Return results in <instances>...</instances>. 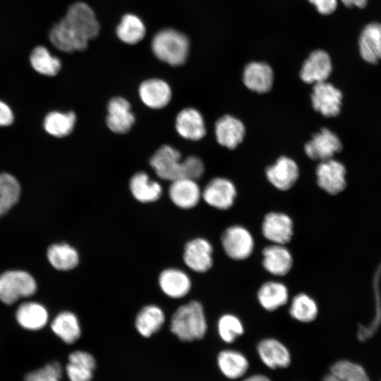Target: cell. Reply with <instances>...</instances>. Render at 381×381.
Here are the masks:
<instances>
[{
    "mask_svg": "<svg viewBox=\"0 0 381 381\" xmlns=\"http://www.w3.org/2000/svg\"><path fill=\"white\" fill-rule=\"evenodd\" d=\"M95 367L96 361L90 353L75 351L68 356L66 371L71 381H90Z\"/></svg>",
    "mask_w": 381,
    "mask_h": 381,
    "instance_id": "27",
    "label": "cell"
},
{
    "mask_svg": "<svg viewBox=\"0 0 381 381\" xmlns=\"http://www.w3.org/2000/svg\"><path fill=\"white\" fill-rule=\"evenodd\" d=\"M204 173V164L202 160L195 156H189L182 160L181 175L180 179L196 181Z\"/></svg>",
    "mask_w": 381,
    "mask_h": 381,
    "instance_id": "42",
    "label": "cell"
},
{
    "mask_svg": "<svg viewBox=\"0 0 381 381\" xmlns=\"http://www.w3.org/2000/svg\"><path fill=\"white\" fill-rule=\"evenodd\" d=\"M322 381H341V380L329 372L323 377Z\"/></svg>",
    "mask_w": 381,
    "mask_h": 381,
    "instance_id": "47",
    "label": "cell"
},
{
    "mask_svg": "<svg viewBox=\"0 0 381 381\" xmlns=\"http://www.w3.org/2000/svg\"><path fill=\"white\" fill-rule=\"evenodd\" d=\"M202 196L209 205L225 210L233 205L236 196V190L229 180L215 178L206 185Z\"/></svg>",
    "mask_w": 381,
    "mask_h": 381,
    "instance_id": "12",
    "label": "cell"
},
{
    "mask_svg": "<svg viewBox=\"0 0 381 381\" xmlns=\"http://www.w3.org/2000/svg\"><path fill=\"white\" fill-rule=\"evenodd\" d=\"M138 94L143 104L154 109L164 108L171 98V90L169 84L158 78L143 82L139 86Z\"/></svg>",
    "mask_w": 381,
    "mask_h": 381,
    "instance_id": "16",
    "label": "cell"
},
{
    "mask_svg": "<svg viewBox=\"0 0 381 381\" xmlns=\"http://www.w3.org/2000/svg\"><path fill=\"white\" fill-rule=\"evenodd\" d=\"M131 109L130 103L123 97H115L109 100L106 121L112 132L123 134L130 131L135 123Z\"/></svg>",
    "mask_w": 381,
    "mask_h": 381,
    "instance_id": "13",
    "label": "cell"
},
{
    "mask_svg": "<svg viewBox=\"0 0 381 381\" xmlns=\"http://www.w3.org/2000/svg\"><path fill=\"white\" fill-rule=\"evenodd\" d=\"M5 214L3 210L0 207V217H1L3 214Z\"/></svg>",
    "mask_w": 381,
    "mask_h": 381,
    "instance_id": "48",
    "label": "cell"
},
{
    "mask_svg": "<svg viewBox=\"0 0 381 381\" xmlns=\"http://www.w3.org/2000/svg\"><path fill=\"white\" fill-rule=\"evenodd\" d=\"M63 19L75 34L87 41L95 39L99 33L95 13L84 2L72 4Z\"/></svg>",
    "mask_w": 381,
    "mask_h": 381,
    "instance_id": "4",
    "label": "cell"
},
{
    "mask_svg": "<svg viewBox=\"0 0 381 381\" xmlns=\"http://www.w3.org/2000/svg\"><path fill=\"white\" fill-rule=\"evenodd\" d=\"M261 231L264 238L272 243L286 245L292 238L294 224L289 215L272 212L265 216Z\"/></svg>",
    "mask_w": 381,
    "mask_h": 381,
    "instance_id": "8",
    "label": "cell"
},
{
    "mask_svg": "<svg viewBox=\"0 0 381 381\" xmlns=\"http://www.w3.org/2000/svg\"><path fill=\"white\" fill-rule=\"evenodd\" d=\"M20 186L18 180L7 173L0 174V207L6 214L18 201Z\"/></svg>",
    "mask_w": 381,
    "mask_h": 381,
    "instance_id": "38",
    "label": "cell"
},
{
    "mask_svg": "<svg viewBox=\"0 0 381 381\" xmlns=\"http://www.w3.org/2000/svg\"><path fill=\"white\" fill-rule=\"evenodd\" d=\"M47 258L54 268L63 271L75 268L79 262L78 251L67 243L52 245L47 250Z\"/></svg>",
    "mask_w": 381,
    "mask_h": 381,
    "instance_id": "33",
    "label": "cell"
},
{
    "mask_svg": "<svg viewBox=\"0 0 381 381\" xmlns=\"http://www.w3.org/2000/svg\"><path fill=\"white\" fill-rule=\"evenodd\" d=\"M298 167L296 163L286 157H279L276 163L266 170L268 181L281 190L289 189L298 177Z\"/></svg>",
    "mask_w": 381,
    "mask_h": 381,
    "instance_id": "20",
    "label": "cell"
},
{
    "mask_svg": "<svg viewBox=\"0 0 381 381\" xmlns=\"http://www.w3.org/2000/svg\"><path fill=\"white\" fill-rule=\"evenodd\" d=\"M146 29L140 18L133 14L125 15L116 28V35L123 42L134 44L141 41Z\"/></svg>",
    "mask_w": 381,
    "mask_h": 381,
    "instance_id": "36",
    "label": "cell"
},
{
    "mask_svg": "<svg viewBox=\"0 0 381 381\" xmlns=\"http://www.w3.org/2000/svg\"><path fill=\"white\" fill-rule=\"evenodd\" d=\"M329 56L323 50L313 52L305 61L301 71V79L307 83L326 81L332 72Z\"/></svg>",
    "mask_w": 381,
    "mask_h": 381,
    "instance_id": "18",
    "label": "cell"
},
{
    "mask_svg": "<svg viewBox=\"0 0 381 381\" xmlns=\"http://www.w3.org/2000/svg\"><path fill=\"white\" fill-rule=\"evenodd\" d=\"M36 289L35 279L26 272L8 271L0 275V300L6 304L32 296Z\"/></svg>",
    "mask_w": 381,
    "mask_h": 381,
    "instance_id": "3",
    "label": "cell"
},
{
    "mask_svg": "<svg viewBox=\"0 0 381 381\" xmlns=\"http://www.w3.org/2000/svg\"><path fill=\"white\" fill-rule=\"evenodd\" d=\"M158 283L162 292L171 298L184 297L191 289L189 276L177 268L162 270L159 275Z\"/></svg>",
    "mask_w": 381,
    "mask_h": 381,
    "instance_id": "19",
    "label": "cell"
},
{
    "mask_svg": "<svg viewBox=\"0 0 381 381\" xmlns=\"http://www.w3.org/2000/svg\"><path fill=\"white\" fill-rule=\"evenodd\" d=\"M289 314L298 322H311L318 316V304L310 296L306 293H299L291 301Z\"/></svg>",
    "mask_w": 381,
    "mask_h": 381,
    "instance_id": "35",
    "label": "cell"
},
{
    "mask_svg": "<svg viewBox=\"0 0 381 381\" xmlns=\"http://www.w3.org/2000/svg\"><path fill=\"white\" fill-rule=\"evenodd\" d=\"M245 127L238 119L225 115L215 124V135L217 142L230 150L236 148L245 135Z\"/></svg>",
    "mask_w": 381,
    "mask_h": 381,
    "instance_id": "22",
    "label": "cell"
},
{
    "mask_svg": "<svg viewBox=\"0 0 381 381\" xmlns=\"http://www.w3.org/2000/svg\"><path fill=\"white\" fill-rule=\"evenodd\" d=\"M306 155L312 159L326 161L339 152L342 145L337 135L327 128H322L305 145Z\"/></svg>",
    "mask_w": 381,
    "mask_h": 381,
    "instance_id": "10",
    "label": "cell"
},
{
    "mask_svg": "<svg viewBox=\"0 0 381 381\" xmlns=\"http://www.w3.org/2000/svg\"><path fill=\"white\" fill-rule=\"evenodd\" d=\"M217 332L221 339L231 344L244 333V327L236 315L225 313L217 321Z\"/></svg>",
    "mask_w": 381,
    "mask_h": 381,
    "instance_id": "39",
    "label": "cell"
},
{
    "mask_svg": "<svg viewBox=\"0 0 381 381\" xmlns=\"http://www.w3.org/2000/svg\"><path fill=\"white\" fill-rule=\"evenodd\" d=\"M318 9V12L327 15L333 13L337 6V0H308Z\"/></svg>",
    "mask_w": 381,
    "mask_h": 381,
    "instance_id": "43",
    "label": "cell"
},
{
    "mask_svg": "<svg viewBox=\"0 0 381 381\" xmlns=\"http://www.w3.org/2000/svg\"><path fill=\"white\" fill-rule=\"evenodd\" d=\"M13 121L11 109L4 102L0 101V126L11 125Z\"/></svg>",
    "mask_w": 381,
    "mask_h": 381,
    "instance_id": "44",
    "label": "cell"
},
{
    "mask_svg": "<svg viewBox=\"0 0 381 381\" xmlns=\"http://www.w3.org/2000/svg\"><path fill=\"white\" fill-rule=\"evenodd\" d=\"M175 127L181 137L190 140H199L206 133L202 116L193 108L183 109L178 114Z\"/></svg>",
    "mask_w": 381,
    "mask_h": 381,
    "instance_id": "21",
    "label": "cell"
},
{
    "mask_svg": "<svg viewBox=\"0 0 381 381\" xmlns=\"http://www.w3.org/2000/svg\"><path fill=\"white\" fill-rule=\"evenodd\" d=\"M257 352L262 362L270 369L286 368L291 361L287 347L274 338L262 339L257 345Z\"/></svg>",
    "mask_w": 381,
    "mask_h": 381,
    "instance_id": "15",
    "label": "cell"
},
{
    "mask_svg": "<svg viewBox=\"0 0 381 381\" xmlns=\"http://www.w3.org/2000/svg\"><path fill=\"white\" fill-rule=\"evenodd\" d=\"M330 373L341 381H370L367 373L361 365L346 360L334 363L330 368Z\"/></svg>",
    "mask_w": 381,
    "mask_h": 381,
    "instance_id": "40",
    "label": "cell"
},
{
    "mask_svg": "<svg viewBox=\"0 0 381 381\" xmlns=\"http://www.w3.org/2000/svg\"><path fill=\"white\" fill-rule=\"evenodd\" d=\"M30 61L37 72L49 76L56 75L61 66L60 60L52 56L48 49L42 46L33 49Z\"/></svg>",
    "mask_w": 381,
    "mask_h": 381,
    "instance_id": "37",
    "label": "cell"
},
{
    "mask_svg": "<svg viewBox=\"0 0 381 381\" xmlns=\"http://www.w3.org/2000/svg\"><path fill=\"white\" fill-rule=\"evenodd\" d=\"M212 254L213 248L209 241L203 238H195L186 243L183 259L189 269L203 273L212 267Z\"/></svg>",
    "mask_w": 381,
    "mask_h": 381,
    "instance_id": "7",
    "label": "cell"
},
{
    "mask_svg": "<svg viewBox=\"0 0 381 381\" xmlns=\"http://www.w3.org/2000/svg\"><path fill=\"white\" fill-rule=\"evenodd\" d=\"M207 329L203 307L197 301L179 307L171 318V332L183 341L201 339L205 335Z\"/></svg>",
    "mask_w": 381,
    "mask_h": 381,
    "instance_id": "1",
    "label": "cell"
},
{
    "mask_svg": "<svg viewBox=\"0 0 381 381\" xmlns=\"http://www.w3.org/2000/svg\"><path fill=\"white\" fill-rule=\"evenodd\" d=\"M165 322L163 310L157 306L150 304L138 313L135 326L138 332L144 337H150L162 327Z\"/></svg>",
    "mask_w": 381,
    "mask_h": 381,
    "instance_id": "30",
    "label": "cell"
},
{
    "mask_svg": "<svg viewBox=\"0 0 381 381\" xmlns=\"http://www.w3.org/2000/svg\"><path fill=\"white\" fill-rule=\"evenodd\" d=\"M169 195L171 202L178 207L191 209L198 204L202 193L195 181L177 179L171 181Z\"/></svg>",
    "mask_w": 381,
    "mask_h": 381,
    "instance_id": "17",
    "label": "cell"
},
{
    "mask_svg": "<svg viewBox=\"0 0 381 381\" xmlns=\"http://www.w3.org/2000/svg\"><path fill=\"white\" fill-rule=\"evenodd\" d=\"M129 188L133 198L143 203L157 201L162 195L161 185L151 180L145 172H138L131 179Z\"/></svg>",
    "mask_w": 381,
    "mask_h": 381,
    "instance_id": "28",
    "label": "cell"
},
{
    "mask_svg": "<svg viewBox=\"0 0 381 381\" xmlns=\"http://www.w3.org/2000/svg\"><path fill=\"white\" fill-rule=\"evenodd\" d=\"M150 164L162 179L172 181L181 178V155L171 146L160 147L150 158Z\"/></svg>",
    "mask_w": 381,
    "mask_h": 381,
    "instance_id": "6",
    "label": "cell"
},
{
    "mask_svg": "<svg viewBox=\"0 0 381 381\" xmlns=\"http://www.w3.org/2000/svg\"><path fill=\"white\" fill-rule=\"evenodd\" d=\"M16 319L21 327L36 330L42 328L48 320V313L44 306L28 302L22 304L16 311Z\"/></svg>",
    "mask_w": 381,
    "mask_h": 381,
    "instance_id": "32",
    "label": "cell"
},
{
    "mask_svg": "<svg viewBox=\"0 0 381 381\" xmlns=\"http://www.w3.org/2000/svg\"><path fill=\"white\" fill-rule=\"evenodd\" d=\"M217 363L221 373L231 380L241 377L249 368V362L246 356L234 349L220 351Z\"/></svg>",
    "mask_w": 381,
    "mask_h": 381,
    "instance_id": "29",
    "label": "cell"
},
{
    "mask_svg": "<svg viewBox=\"0 0 381 381\" xmlns=\"http://www.w3.org/2000/svg\"><path fill=\"white\" fill-rule=\"evenodd\" d=\"M243 381H272L268 377L262 374H255L250 375Z\"/></svg>",
    "mask_w": 381,
    "mask_h": 381,
    "instance_id": "46",
    "label": "cell"
},
{
    "mask_svg": "<svg viewBox=\"0 0 381 381\" xmlns=\"http://www.w3.org/2000/svg\"><path fill=\"white\" fill-rule=\"evenodd\" d=\"M76 121V116L73 111L49 113L44 122L46 131L55 137H64L73 130Z\"/></svg>",
    "mask_w": 381,
    "mask_h": 381,
    "instance_id": "34",
    "label": "cell"
},
{
    "mask_svg": "<svg viewBox=\"0 0 381 381\" xmlns=\"http://www.w3.org/2000/svg\"><path fill=\"white\" fill-rule=\"evenodd\" d=\"M52 329L56 335L66 344H73L80 336L81 329L77 316L69 311H64L54 318Z\"/></svg>",
    "mask_w": 381,
    "mask_h": 381,
    "instance_id": "31",
    "label": "cell"
},
{
    "mask_svg": "<svg viewBox=\"0 0 381 381\" xmlns=\"http://www.w3.org/2000/svg\"><path fill=\"white\" fill-rule=\"evenodd\" d=\"M319 186L330 195H336L346 187V169L332 159L321 162L316 169Z\"/></svg>",
    "mask_w": 381,
    "mask_h": 381,
    "instance_id": "11",
    "label": "cell"
},
{
    "mask_svg": "<svg viewBox=\"0 0 381 381\" xmlns=\"http://www.w3.org/2000/svg\"><path fill=\"white\" fill-rule=\"evenodd\" d=\"M311 99L313 108L325 116L334 117L340 112L342 94L331 83L326 81L315 83Z\"/></svg>",
    "mask_w": 381,
    "mask_h": 381,
    "instance_id": "9",
    "label": "cell"
},
{
    "mask_svg": "<svg viewBox=\"0 0 381 381\" xmlns=\"http://www.w3.org/2000/svg\"><path fill=\"white\" fill-rule=\"evenodd\" d=\"M152 49L160 61L171 66H180L187 59L189 41L183 33L173 29H165L154 37Z\"/></svg>",
    "mask_w": 381,
    "mask_h": 381,
    "instance_id": "2",
    "label": "cell"
},
{
    "mask_svg": "<svg viewBox=\"0 0 381 381\" xmlns=\"http://www.w3.org/2000/svg\"><path fill=\"white\" fill-rule=\"evenodd\" d=\"M262 255L264 269L272 275L284 276L292 268L293 257L285 245L272 243L263 248Z\"/></svg>",
    "mask_w": 381,
    "mask_h": 381,
    "instance_id": "14",
    "label": "cell"
},
{
    "mask_svg": "<svg viewBox=\"0 0 381 381\" xmlns=\"http://www.w3.org/2000/svg\"><path fill=\"white\" fill-rule=\"evenodd\" d=\"M359 52L366 62L375 64L381 60V23L368 24L361 32Z\"/></svg>",
    "mask_w": 381,
    "mask_h": 381,
    "instance_id": "23",
    "label": "cell"
},
{
    "mask_svg": "<svg viewBox=\"0 0 381 381\" xmlns=\"http://www.w3.org/2000/svg\"><path fill=\"white\" fill-rule=\"evenodd\" d=\"M257 299L265 310L274 311L288 302L289 290L287 286L280 282H265L258 291Z\"/></svg>",
    "mask_w": 381,
    "mask_h": 381,
    "instance_id": "26",
    "label": "cell"
},
{
    "mask_svg": "<svg viewBox=\"0 0 381 381\" xmlns=\"http://www.w3.org/2000/svg\"><path fill=\"white\" fill-rule=\"evenodd\" d=\"M49 40L59 50L68 53L83 51L88 44V42L76 35L63 19L52 28Z\"/></svg>",
    "mask_w": 381,
    "mask_h": 381,
    "instance_id": "25",
    "label": "cell"
},
{
    "mask_svg": "<svg viewBox=\"0 0 381 381\" xmlns=\"http://www.w3.org/2000/svg\"><path fill=\"white\" fill-rule=\"evenodd\" d=\"M62 373L60 363L54 361L29 373L25 377L24 381H60Z\"/></svg>",
    "mask_w": 381,
    "mask_h": 381,
    "instance_id": "41",
    "label": "cell"
},
{
    "mask_svg": "<svg viewBox=\"0 0 381 381\" xmlns=\"http://www.w3.org/2000/svg\"><path fill=\"white\" fill-rule=\"evenodd\" d=\"M273 79V71L265 63H250L243 71L245 85L250 90L258 93L268 92L272 86Z\"/></svg>",
    "mask_w": 381,
    "mask_h": 381,
    "instance_id": "24",
    "label": "cell"
},
{
    "mask_svg": "<svg viewBox=\"0 0 381 381\" xmlns=\"http://www.w3.org/2000/svg\"><path fill=\"white\" fill-rule=\"evenodd\" d=\"M221 243L225 254L232 260H243L253 252L255 241L252 234L241 225L227 227L222 234Z\"/></svg>",
    "mask_w": 381,
    "mask_h": 381,
    "instance_id": "5",
    "label": "cell"
},
{
    "mask_svg": "<svg viewBox=\"0 0 381 381\" xmlns=\"http://www.w3.org/2000/svg\"><path fill=\"white\" fill-rule=\"evenodd\" d=\"M348 7L356 6L360 8L365 7L368 0H341Z\"/></svg>",
    "mask_w": 381,
    "mask_h": 381,
    "instance_id": "45",
    "label": "cell"
}]
</instances>
